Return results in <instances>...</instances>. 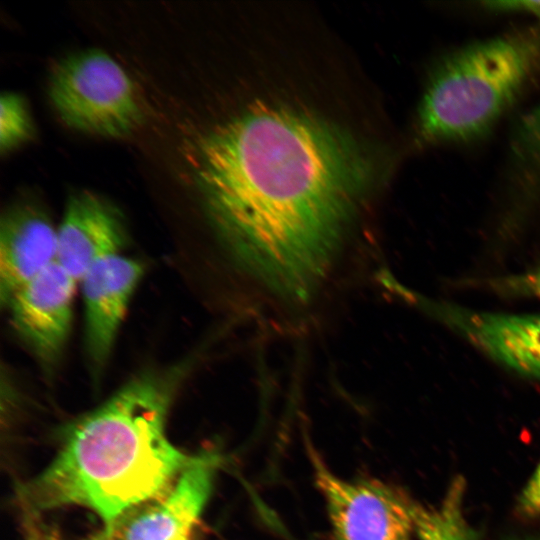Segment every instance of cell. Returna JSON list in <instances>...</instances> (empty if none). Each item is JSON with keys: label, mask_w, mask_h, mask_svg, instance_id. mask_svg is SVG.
<instances>
[{"label": "cell", "mask_w": 540, "mask_h": 540, "mask_svg": "<svg viewBox=\"0 0 540 540\" xmlns=\"http://www.w3.org/2000/svg\"><path fill=\"white\" fill-rule=\"evenodd\" d=\"M188 368L145 371L75 421L54 460L21 489L30 511L83 506L109 528L136 505L165 496L193 457L165 432Z\"/></svg>", "instance_id": "2"}, {"label": "cell", "mask_w": 540, "mask_h": 540, "mask_svg": "<svg viewBox=\"0 0 540 540\" xmlns=\"http://www.w3.org/2000/svg\"><path fill=\"white\" fill-rule=\"evenodd\" d=\"M540 70V32L517 30L459 48L434 69L417 115L427 143L486 133Z\"/></svg>", "instance_id": "3"}, {"label": "cell", "mask_w": 540, "mask_h": 540, "mask_svg": "<svg viewBox=\"0 0 540 540\" xmlns=\"http://www.w3.org/2000/svg\"><path fill=\"white\" fill-rule=\"evenodd\" d=\"M512 152L523 168L540 173V102L522 116L513 134Z\"/></svg>", "instance_id": "14"}, {"label": "cell", "mask_w": 540, "mask_h": 540, "mask_svg": "<svg viewBox=\"0 0 540 540\" xmlns=\"http://www.w3.org/2000/svg\"><path fill=\"white\" fill-rule=\"evenodd\" d=\"M315 482L337 540H411L412 504L378 480L347 481L311 452Z\"/></svg>", "instance_id": "5"}, {"label": "cell", "mask_w": 540, "mask_h": 540, "mask_svg": "<svg viewBox=\"0 0 540 540\" xmlns=\"http://www.w3.org/2000/svg\"><path fill=\"white\" fill-rule=\"evenodd\" d=\"M513 540H540V536H529V537L517 538Z\"/></svg>", "instance_id": "20"}, {"label": "cell", "mask_w": 540, "mask_h": 540, "mask_svg": "<svg viewBox=\"0 0 540 540\" xmlns=\"http://www.w3.org/2000/svg\"><path fill=\"white\" fill-rule=\"evenodd\" d=\"M482 286L503 297L540 298V265L519 274L488 278Z\"/></svg>", "instance_id": "15"}, {"label": "cell", "mask_w": 540, "mask_h": 540, "mask_svg": "<svg viewBox=\"0 0 540 540\" xmlns=\"http://www.w3.org/2000/svg\"><path fill=\"white\" fill-rule=\"evenodd\" d=\"M125 239L122 217L111 203L88 191L73 193L57 229V262L80 282L97 262L119 254Z\"/></svg>", "instance_id": "10"}, {"label": "cell", "mask_w": 540, "mask_h": 540, "mask_svg": "<svg viewBox=\"0 0 540 540\" xmlns=\"http://www.w3.org/2000/svg\"><path fill=\"white\" fill-rule=\"evenodd\" d=\"M197 176L231 266L258 297L310 304L343 252L371 164L343 130L259 105L208 132Z\"/></svg>", "instance_id": "1"}, {"label": "cell", "mask_w": 540, "mask_h": 540, "mask_svg": "<svg viewBox=\"0 0 540 540\" xmlns=\"http://www.w3.org/2000/svg\"><path fill=\"white\" fill-rule=\"evenodd\" d=\"M76 283L56 261L7 303L14 329L47 365L59 357L68 338Z\"/></svg>", "instance_id": "7"}, {"label": "cell", "mask_w": 540, "mask_h": 540, "mask_svg": "<svg viewBox=\"0 0 540 540\" xmlns=\"http://www.w3.org/2000/svg\"><path fill=\"white\" fill-rule=\"evenodd\" d=\"M57 261V229L31 204L3 214L0 226V297L7 305L24 284Z\"/></svg>", "instance_id": "11"}, {"label": "cell", "mask_w": 540, "mask_h": 540, "mask_svg": "<svg viewBox=\"0 0 540 540\" xmlns=\"http://www.w3.org/2000/svg\"><path fill=\"white\" fill-rule=\"evenodd\" d=\"M28 520L26 525V540H42L34 522L31 519Z\"/></svg>", "instance_id": "18"}, {"label": "cell", "mask_w": 540, "mask_h": 540, "mask_svg": "<svg viewBox=\"0 0 540 540\" xmlns=\"http://www.w3.org/2000/svg\"><path fill=\"white\" fill-rule=\"evenodd\" d=\"M88 540H117V539L110 530L105 529L102 533Z\"/></svg>", "instance_id": "19"}, {"label": "cell", "mask_w": 540, "mask_h": 540, "mask_svg": "<svg viewBox=\"0 0 540 540\" xmlns=\"http://www.w3.org/2000/svg\"><path fill=\"white\" fill-rule=\"evenodd\" d=\"M48 87L57 114L74 129L118 137L142 120V103L132 78L102 50H84L61 59Z\"/></svg>", "instance_id": "4"}, {"label": "cell", "mask_w": 540, "mask_h": 540, "mask_svg": "<svg viewBox=\"0 0 540 540\" xmlns=\"http://www.w3.org/2000/svg\"><path fill=\"white\" fill-rule=\"evenodd\" d=\"M489 9L498 11H523L536 15L540 19V1H489L485 2Z\"/></svg>", "instance_id": "17"}, {"label": "cell", "mask_w": 540, "mask_h": 540, "mask_svg": "<svg viewBox=\"0 0 540 540\" xmlns=\"http://www.w3.org/2000/svg\"><path fill=\"white\" fill-rule=\"evenodd\" d=\"M517 512L526 518L540 515V463L520 493Z\"/></svg>", "instance_id": "16"}, {"label": "cell", "mask_w": 540, "mask_h": 540, "mask_svg": "<svg viewBox=\"0 0 540 540\" xmlns=\"http://www.w3.org/2000/svg\"><path fill=\"white\" fill-rule=\"evenodd\" d=\"M410 296L425 312L493 360L521 375L540 379V314L482 312Z\"/></svg>", "instance_id": "6"}, {"label": "cell", "mask_w": 540, "mask_h": 540, "mask_svg": "<svg viewBox=\"0 0 540 540\" xmlns=\"http://www.w3.org/2000/svg\"><path fill=\"white\" fill-rule=\"evenodd\" d=\"M466 481L456 476L435 506L412 504L414 530L420 540H480L464 512Z\"/></svg>", "instance_id": "12"}, {"label": "cell", "mask_w": 540, "mask_h": 540, "mask_svg": "<svg viewBox=\"0 0 540 540\" xmlns=\"http://www.w3.org/2000/svg\"><path fill=\"white\" fill-rule=\"evenodd\" d=\"M218 464L215 454L193 456L156 504L106 529L117 540H189L210 496Z\"/></svg>", "instance_id": "8"}, {"label": "cell", "mask_w": 540, "mask_h": 540, "mask_svg": "<svg viewBox=\"0 0 540 540\" xmlns=\"http://www.w3.org/2000/svg\"><path fill=\"white\" fill-rule=\"evenodd\" d=\"M32 120L24 98L5 92L0 98V148L9 151L32 135Z\"/></svg>", "instance_id": "13"}, {"label": "cell", "mask_w": 540, "mask_h": 540, "mask_svg": "<svg viewBox=\"0 0 540 540\" xmlns=\"http://www.w3.org/2000/svg\"><path fill=\"white\" fill-rule=\"evenodd\" d=\"M142 275V263L115 254L97 262L80 280L85 306V346L94 375L104 368L110 356Z\"/></svg>", "instance_id": "9"}]
</instances>
